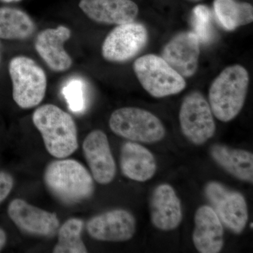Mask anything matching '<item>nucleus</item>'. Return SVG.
<instances>
[{"label":"nucleus","instance_id":"1","mask_svg":"<svg viewBox=\"0 0 253 253\" xmlns=\"http://www.w3.org/2000/svg\"><path fill=\"white\" fill-rule=\"evenodd\" d=\"M44 181L49 192L64 204H80L94 192L91 173L76 160L51 161L44 170Z\"/></svg>","mask_w":253,"mask_h":253},{"label":"nucleus","instance_id":"2","mask_svg":"<svg viewBox=\"0 0 253 253\" xmlns=\"http://www.w3.org/2000/svg\"><path fill=\"white\" fill-rule=\"evenodd\" d=\"M33 122L53 157L66 158L77 151V126L66 111L54 104L42 105L33 113Z\"/></svg>","mask_w":253,"mask_h":253},{"label":"nucleus","instance_id":"3","mask_svg":"<svg viewBox=\"0 0 253 253\" xmlns=\"http://www.w3.org/2000/svg\"><path fill=\"white\" fill-rule=\"evenodd\" d=\"M249 74L241 65L223 70L209 89V104L212 114L221 122H229L244 107L249 85Z\"/></svg>","mask_w":253,"mask_h":253},{"label":"nucleus","instance_id":"4","mask_svg":"<svg viewBox=\"0 0 253 253\" xmlns=\"http://www.w3.org/2000/svg\"><path fill=\"white\" fill-rule=\"evenodd\" d=\"M13 99L20 108L38 106L45 96L47 81L44 70L27 56H16L9 63Z\"/></svg>","mask_w":253,"mask_h":253},{"label":"nucleus","instance_id":"5","mask_svg":"<svg viewBox=\"0 0 253 253\" xmlns=\"http://www.w3.org/2000/svg\"><path fill=\"white\" fill-rule=\"evenodd\" d=\"M113 133L134 142L156 143L166 134L161 120L152 113L135 107L116 110L109 119Z\"/></svg>","mask_w":253,"mask_h":253},{"label":"nucleus","instance_id":"6","mask_svg":"<svg viewBox=\"0 0 253 253\" xmlns=\"http://www.w3.org/2000/svg\"><path fill=\"white\" fill-rule=\"evenodd\" d=\"M133 68L142 87L154 97L179 94L185 89L184 78L161 56L144 55L134 61Z\"/></svg>","mask_w":253,"mask_h":253},{"label":"nucleus","instance_id":"7","mask_svg":"<svg viewBox=\"0 0 253 253\" xmlns=\"http://www.w3.org/2000/svg\"><path fill=\"white\" fill-rule=\"evenodd\" d=\"M205 195L226 228L236 234L244 231L249 221V209L244 195L217 181L206 184Z\"/></svg>","mask_w":253,"mask_h":253},{"label":"nucleus","instance_id":"8","mask_svg":"<svg viewBox=\"0 0 253 253\" xmlns=\"http://www.w3.org/2000/svg\"><path fill=\"white\" fill-rule=\"evenodd\" d=\"M179 118L183 134L192 144H204L215 133V123L211 106L199 91L190 93L183 100Z\"/></svg>","mask_w":253,"mask_h":253},{"label":"nucleus","instance_id":"9","mask_svg":"<svg viewBox=\"0 0 253 253\" xmlns=\"http://www.w3.org/2000/svg\"><path fill=\"white\" fill-rule=\"evenodd\" d=\"M149 35L144 26L133 22L118 25L106 36L101 48L104 59L111 62H125L144 49Z\"/></svg>","mask_w":253,"mask_h":253},{"label":"nucleus","instance_id":"10","mask_svg":"<svg viewBox=\"0 0 253 253\" xmlns=\"http://www.w3.org/2000/svg\"><path fill=\"white\" fill-rule=\"evenodd\" d=\"M7 212L18 229L28 235L51 238L59 230L60 223L56 213L36 207L24 200H13Z\"/></svg>","mask_w":253,"mask_h":253},{"label":"nucleus","instance_id":"11","mask_svg":"<svg viewBox=\"0 0 253 253\" xmlns=\"http://www.w3.org/2000/svg\"><path fill=\"white\" fill-rule=\"evenodd\" d=\"M86 231L92 239L100 241L123 242L132 239L136 232L135 217L124 209H114L91 217Z\"/></svg>","mask_w":253,"mask_h":253},{"label":"nucleus","instance_id":"12","mask_svg":"<svg viewBox=\"0 0 253 253\" xmlns=\"http://www.w3.org/2000/svg\"><path fill=\"white\" fill-rule=\"evenodd\" d=\"M83 151L93 179L100 184H109L116 174V165L109 139L100 129L91 131L83 144Z\"/></svg>","mask_w":253,"mask_h":253},{"label":"nucleus","instance_id":"13","mask_svg":"<svg viewBox=\"0 0 253 253\" xmlns=\"http://www.w3.org/2000/svg\"><path fill=\"white\" fill-rule=\"evenodd\" d=\"M200 42L194 32H182L168 42L161 57L183 78L192 77L199 67Z\"/></svg>","mask_w":253,"mask_h":253},{"label":"nucleus","instance_id":"14","mask_svg":"<svg viewBox=\"0 0 253 253\" xmlns=\"http://www.w3.org/2000/svg\"><path fill=\"white\" fill-rule=\"evenodd\" d=\"M153 225L161 231L176 229L182 221V208L174 188L168 184L155 188L150 200Z\"/></svg>","mask_w":253,"mask_h":253},{"label":"nucleus","instance_id":"15","mask_svg":"<svg viewBox=\"0 0 253 253\" xmlns=\"http://www.w3.org/2000/svg\"><path fill=\"white\" fill-rule=\"evenodd\" d=\"M71 36V30L64 26L47 28L37 36L35 42L37 52L55 72L67 71L72 66V59L63 47Z\"/></svg>","mask_w":253,"mask_h":253},{"label":"nucleus","instance_id":"16","mask_svg":"<svg viewBox=\"0 0 253 253\" xmlns=\"http://www.w3.org/2000/svg\"><path fill=\"white\" fill-rule=\"evenodd\" d=\"M79 6L95 22L117 26L133 22L139 13L131 0H81Z\"/></svg>","mask_w":253,"mask_h":253},{"label":"nucleus","instance_id":"17","mask_svg":"<svg viewBox=\"0 0 253 253\" xmlns=\"http://www.w3.org/2000/svg\"><path fill=\"white\" fill-rule=\"evenodd\" d=\"M192 240L195 248L201 253H218L224 246L222 223L211 206L198 208L194 217Z\"/></svg>","mask_w":253,"mask_h":253},{"label":"nucleus","instance_id":"18","mask_svg":"<svg viewBox=\"0 0 253 253\" xmlns=\"http://www.w3.org/2000/svg\"><path fill=\"white\" fill-rule=\"evenodd\" d=\"M120 166L126 177L139 182L151 179L157 169L156 158L152 153L134 141H128L123 145Z\"/></svg>","mask_w":253,"mask_h":253},{"label":"nucleus","instance_id":"19","mask_svg":"<svg viewBox=\"0 0 253 253\" xmlns=\"http://www.w3.org/2000/svg\"><path fill=\"white\" fill-rule=\"evenodd\" d=\"M211 155L215 163L231 175L240 180L253 183L252 153L225 145L214 144L211 148Z\"/></svg>","mask_w":253,"mask_h":253},{"label":"nucleus","instance_id":"20","mask_svg":"<svg viewBox=\"0 0 253 253\" xmlns=\"http://www.w3.org/2000/svg\"><path fill=\"white\" fill-rule=\"evenodd\" d=\"M35 31V23L26 12L15 8L0 7V38L27 39Z\"/></svg>","mask_w":253,"mask_h":253},{"label":"nucleus","instance_id":"21","mask_svg":"<svg viewBox=\"0 0 253 253\" xmlns=\"http://www.w3.org/2000/svg\"><path fill=\"white\" fill-rule=\"evenodd\" d=\"M214 9L219 22L227 31H234L253 21V8L249 3L236 0H214Z\"/></svg>","mask_w":253,"mask_h":253},{"label":"nucleus","instance_id":"22","mask_svg":"<svg viewBox=\"0 0 253 253\" xmlns=\"http://www.w3.org/2000/svg\"><path fill=\"white\" fill-rule=\"evenodd\" d=\"M83 226L84 222L78 218H71L65 221L58 230V243L54 246L53 253H87L81 237Z\"/></svg>","mask_w":253,"mask_h":253},{"label":"nucleus","instance_id":"23","mask_svg":"<svg viewBox=\"0 0 253 253\" xmlns=\"http://www.w3.org/2000/svg\"><path fill=\"white\" fill-rule=\"evenodd\" d=\"M85 85L80 78L69 80L62 88V94L68 108L73 113H81L86 109Z\"/></svg>","mask_w":253,"mask_h":253},{"label":"nucleus","instance_id":"24","mask_svg":"<svg viewBox=\"0 0 253 253\" xmlns=\"http://www.w3.org/2000/svg\"><path fill=\"white\" fill-rule=\"evenodd\" d=\"M211 11L205 5H198L193 10L194 33L199 38L200 42H206L211 40Z\"/></svg>","mask_w":253,"mask_h":253},{"label":"nucleus","instance_id":"25","mask_svg":"<svg viewBox=\"0 0 253 253\" xmlns=\"http://www.w3.org/2000/svg\"><path fill=\"white\" fill-rule=\"evenodd\" d=\"M14 185V179L9 173L0 171V204L9 196Z\"/></svg>","mask_w":253,"mask_h":253},{"label":"nucleus","instance_id":"26","mask_svg":"<svg viewBox=\"0 0 253 253\" xmlns=\"http://www.w3.org/2000/svg\"><path fill=\"white\" fill-rule=\"evenodd\" d=\"M6 241H7V236H6V232L1 228H0V252L6 246Z\"/></svg>","mask_w":253,"mask_h":253},{"label":"nucleus","instance_id":"27","mask_svg":"<svg viewBox=\"0 0 253 253\" xmlns=\"http://www.w3.org/2000/svg\"><path fill=\"white\" fill-rule=\"evenodd\" d=\"M0 1H3V2L11 3V2H17V1H21V0H0Z\"/></svg>","mask_w":253,"mask_h":253},{"label":"nucleus","instance_id":"28","mask_svg":"<svg viewBox=\"0 0 253 253\" xmlns=\"http://www.w3.org/2000/svg\"><path fill=\"white\" fill-rule=\"evenodd\" d=\"M189 1H201V0H189Z\"/></svg>","mask_w":253,"mask_h":253},{"label":"nucleus","instance_id":"29","mask_svg":"<svg viewBox=\"0 0 253 253\" xmlns=\"http://www.w3.org/2000/svg\"><path fill=\"white\" fill-rule=\"evenodd\" d=\"M250 226H251V229H253V223H251V225H250Z\"/></svg>","mask_w":253,"mask_h":253}]
</instances>
